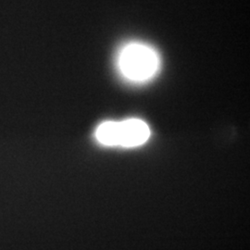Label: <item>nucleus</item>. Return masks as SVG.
Returning <instances> with one entry per match:
<instances>
[{"label": "nucleus", "mask_w": 250, "mask_h": 250, "mask_svg": "<svg viewBox=\"0 0 250 250\" xmlns=\"http://www.w3.org/2000/svg\"><path fill=\"white\" fill-rule=\"evenodd\" d=\"M118 66L126 79L145 82L151 79L158 72L160 59L150 46L133 43L125 45L120 52Z\"/></svg>", "instance_id": "nucleus-1"}, {"label": "nucleus", "mask_w": 250, "mask_h": 250, "mask_svg": "<svg viewBox=\"0 0 250 250\" xmlns=\"http://www.w3.org/2000/svg\"><path fill=\"white\" fill-rule=\"evenodd\" d=\"M95 135L99 143L105 146L134 147L148 140L150 129L139 119H129L123 122H105L97 128Z\"/></svg>", "instance_id": "nucleus-2"}]
</instances>
